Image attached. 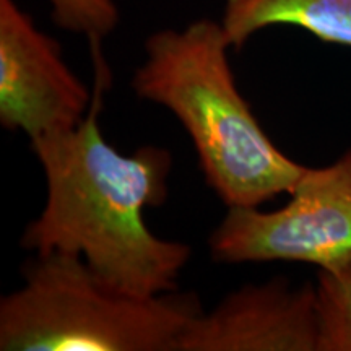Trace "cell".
<instances>
[{
    "mask_svg": "<svg viewBox=\"0 0 351 351\" xmlns=\"http://www.w3.org/2000/svg\"><path fill=\"white\" fill-rule=\"evenodd\" d=\"M93 101L75 129L32 142L46 178V204L23 232L36 256L69 254L125 291L156 296L176 291L192 249L158 238L143 210L168 197L171 153L140 147L130 155L109 145L99 125L103 93L111 82L101 47H91Z\"/></svg>",
    "mask_w": 351,
    "mask_h": 351,
    "instance_id": "cell-1",
    "label": "cell"
},
{
    "mask_svg": "<svg viewBox=\"0 0 351 351\" xmlns=\"http://www.w3.org/2000/svg\"><path fill=\"white\" fill-rule=\"evenodd\" d=\"M221 21L200 19L145 43L132 77L140 99L178 117L194 142L205 181L228 208H258L289 194L306 166L271 142L236 85Z\"/></svg>",
    "mask_w": 351,
    "mask_h": 351,
    "instance_id": "cell-2",
    "label": "cell"
},
{
    "mask_svg": "<svg viewBox=\"0 0 351 351\" xmlns=\"http://www.w3.org/2000/svg\"><path fill=\"white\" fill-rule=\"evenodd\" d=\"M0 301L2 351H176L202 311L192 293L140 296L69 254L36 256Z\"/></svg>",
    "mask_w": 351,
    "mask_h": 351,
    "instance_id": "cell-3",
    "label": "cell"
},
{
    "mask_svg": "<svg viewBox=\"0 0 351 351\" xmlns=\"http://www.w3.org/2000/svg\"><path fill=\"white\" fill-rule=\"evenodd\" d=\"M274 212L228 208L210 236L221 263L302 262L333 270L351 262V148L324 168H306Z\"/></svg>",
    "mask_w": 351,
    "mask_h": 351,
    "instance_id": "cell-4",
    "label": "cell"
},
{
    "mask_svg": "<svg viewBox=\"0 0 351 351\" xmlns=\"http://www.w3.org/2000/svg\"><path fill=\"white\" fill-rule=\"evenodd\" d=\"M91 101L60 44L15 0H0V124L36 142L75 129Z\"/></svg>",
    "mask_w": 351,
    "mask_h": 351,
    "instance_id": "cell-5",
    "label": "cell"
},
{
    "mask_svg": "<svg viewBox=\"0 0 351 351\" xmlns=\"http://www.w3.org/2000/svg\"><path fill=\"white\" fill-rule=\"evenodd\" d=\"M176 351H317L314 285H245L200 311Z\"/></svg>",
    "mask_w": 351,
    "mask_h": 351,
    "instance_id": "cell-6",
    "label": "cell"
},
{
    "mask_svg": "<svg viewBox=\"0 0 351 351\" xmlns=\"http://www.w3.org/2000/svg\"><path fill=\"white\" fill-rule=\"evenodd\" d=\"M219 21L232 49L276 25L298 26L324 43L351 47V0H225Z\"/></svg>",
    "mask_w": 351,
    "mask_h": 351,
    "instance_id": "cell-7",
    "label": "cell"
},
{
    "mask_svg": "<svg viewBox=\"0 0 351 351\" xmlns=\"http://www.w3.org/2000/svg\"><path fill=\"white\" fill-rule=\"evenodd\" d=\"M314 289L317 351H351V262L319 270Z\"/></svg>",
    "mask_w": 351,
    "mask_h": 351,
    "instance_id": "cell-8",
    "label": "cell"
},
{
    "mask_svg": "<svg viewBox=\"0 0 351 351\" xmlns=\"http://www.w3.org/2000/svg\"><path fill=\"white\" fill-rule=\"evenodd\" d=\"M52 20L65 32L80 34L90 46H101L119 23V8L114 0H49Z\"/></svg>",
    "mask_w": 351,
    "mask_h": 351,
    "instance_id": "cell-9",
    "label": "cell"
}]
</instances>
